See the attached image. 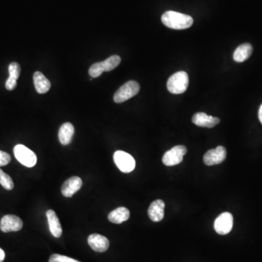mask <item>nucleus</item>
<instances>
[{
    "label": "nucleus",
    "mask_w": 262,
    "mask_h": 262,
    "mask_svg": "<svg viewBox=\"0 0 262 262\" xmlns=\"http://www.w3.org/2000/svg\"><path fill=\"white\" fill-rule=\"evenodd\" d=\"M164 202L162 199H156L151 202L148 209L150 219L154 222H159L164 218Z\"/></svg>",
    "instance_id": "13"
},
{
    "label": "nucleus",
    "mask_w": 262,
    "mask_h": 262,
    "mask_svg": "<svg viewBox=\"0 0 262 262\" xmlns=\"http://www.w3.org/2000/svg\"><path fill=\"white\" fill-rule=\"evenodd\" d=\"M187 152L185 146L178 145L164 153L163 157V164L166 166H174L183 161V156Z\"/></svg>",
    "instance_id": "6"
},
{
    "label": "nucleus",
    "mask_w": 262,
    "mask_h": 262,
    "mask_svg": "<svg viewBox=\"0 0 262 262\" xmlns=\"http://www.w3.org/2000/svg\"><path fill=\"white\" fill-rule=\"evenodd\" d=\"M113 158L118 168L123 173H131L135 169V159L125 151L121 150L115 151Z\"/></svg>",
    "instance_id": "5"
},
{
    "label": "nucleus",
    "mask_w": 262,
    "mask_h": 262,
    "mask_svg": "<svg viewBox=\"0 0 262 262\" xmlns=\"http://www.w3.org/2000/svg\"><path fill=\"white\" fill-rule=\"evenodd\" d=\"M14 155L19 163L28 167L36 165L37 157L36 154L23 144H17L14 147Z\"/></svg>",
    "instance_id": "4"
},
{
    "label": "nucleus",
    "mask_w": 262,
    "mask_h": 262,
    "mask_svg": "<svg viewBox=\"0 0 262 262\" xmlns=\"http://www.w3.org/2000/svg\"><path fill=\"white\" fill-rule=\"evenodd\" d=\"M189 77L185 71H178L167 80V87L173 94H182L187 90Z\"/></svg>",
    "instance_id": "2"
},
{
    "label": "nucleus",
    "mask_w": 262,
    "mask_h": 262,
    "mask_svg": "<svg viewBox=\"0 0 262 262\" xmlns=\"http://www.w3.org/2000/svg\"><path fill=\"white\" fill-rule=\"evenodd\" d=\"M162 22L170 29H186L193 24V18L190 16L175 11H167L162 16Z\"/></svg>",
    "instance_id": "1"
},
{
    "label": "nucleus",
    "mask_w": 262,
    "mask_h": 262,
    "mask_svg": "<svg viewBox=\"0 0 262 262\" xmlns=\"http://www.w3.org/2000/svg\"><path fill=\"white\" fill-rule=\"evenodd\" d=\"M140 90V85L137 82L131 80L121 86L114 95L115 103H120L129 100L131 98L138 94Z\"/></svg>",
    "instance_id": "3"
},
{
    "label": "nucleus",
    "mask_w": 262,
    "mask_h": 262,
    "mask_svg": "<svg viewBox=\"0 0 262 262\" xmlns=\"http://www.w3.org/2000/svg\"><path fill=\"white\" fill-rule=\"evenodd\" d=\"M121 62V58L119 55H112L109 57L105 61H101L102 66H103V71H111L115 69L116 66H119Z\"/></svg>",
    "instance_id": "19"
},
{
    "label": "nucleus",
    "mask_w": 262,
    "mask_h": 262,
    "mask_svg": "<svg viewBox=\"0 0 262 262\" xmlns=\"http://www.w3.org/2000/svg\"><path fill=\"white\" fill-rule=\"evenodd\" d=\"M46 215L51 234L57 238L61 237L62 234V227L55 211L52 210H48L47 211Z\"/></svg>",
    "instance_id": "14"
},
{
    "label": "nucleus",
    "mask_w": 262,
    "mask_h": 262,
    "mask_svg": "<svg viewBox=\"0 0 262 262\" xmlns=\"http://www.w3.org/2000/svg\"><path fill=\"white\" fill-rule=\"evenodd\" d=\"M33 84L36 92L39 94L48 93L50 89L51 84L48 78L40 71H36L33 74Z\"/></svg>",
    "instance_id": "15"
},
{
    "label": "nucleus",
    "mask_w": 262,
    "mask_h": 262,
    "mask_svg": "<svg viewBox=\"0 0 262 262\" xmlns=\"http://www.w3.org/2000/svg\"><path fill=\"white\" fill-rule=\"evenodd\" d=\"M10 160H11V157L8 153L0 151V167L7 165L10 163Z\"/></svg>",
    "instance_id": "24"
},
{
    "label": "nucleus",
    "mask_w": 262,
    "mask_h": 262,
    "mask_svg": "<svg viewBox=\"0 0 262 262\" xmlns=\"http://www.w3.org/2000/svg\"><path fill=\"white\" fill-rule=\"evenodd\" d=\"M252 52H253L252 45L249 43H244L237 47L234 51L233 58L236 62L242 63L248 59L249 57L251 55Z\"/></svg>",
    "instance_id": "18"
},
{
    "label": "nucleus",
    "mask_w": 262,
    "mask_h": 262,
    "mask_svg": "<svg viewBox=\"0 0 262 262\" xmlns=\"http://www.w3.org/2000/svg\"><path fill=\"white\" fill-rule=\"evenodd\" d=\"M9 77L13 80H17L20 74V66L17 63L13 62L9 65Z\"/></svg>",
    "instance_id": "22"
},
{
    "label": "nucleus",
    "mask_w": 262,
    "mask_h": 262,
    "mask_svg": "<svg viewBox=\"0 0 262 262\" xmlns=\"http://www.w3.org/2000/svg\"><path fill=\"white\" fill-rule=\"evenodd\" d=\"M0 184L7 190H12L14 188L13 179L1 169H0Z\"/></svg>",
    "instance_id": "20"
},
{
    "label": "nucleus",
    "mask_w": 262,
    "mask_h": 262,
    "mask_svg": "<svg viewBox=\"0 0 262 262\" xmlns=\"http://www.w3.org/2000/svg\"><path fill=\"white\" fill-rule=\"evenodd\" d=\"M82 186V179L78 176H73L64 182L61 187V193L66 197H71L76 192L81 189Z\"/></svg>",
    "instance_id": "10"
},
{
    "label": "nucleus",
    "mask_w": 262,
    "mask_h": 262,
    "mask_svg": "<svg viewBox=\"0 0 262 262\" xmlns=\"http://www.w3.org/2000/svg\"><path fill=\"white\" fill-rule=\"evenodd\" d=\"M23 221L17 215H6L0 221V229L3 232L17 231L23 227Z\"/></svg>",
    "instance_id": "9"
},
{
    "label": "nucleus",
    "mask_w": 262,
    "mask_h": 262,
    "mask_svg": "<svg viewBox=\"0 0 262 262\" xmlns=\"http://www.w3.org/2000/svg\"><path fill=\"white\" fill-rule=\"evenodd\" d=\"M192 122L202 128H213L220 122L219 118L209 116L204 112H198L192 116Z\"/></svg>",
    "instance_id": "11"
},
{
    "label": "nucleus",
    "mask_w": 262,
    "mask_h": 262,
    "mask_svg": "<svg viewBox=\"0 0 262 262\" xmlns=\"http://www.w3.org/2000/svg\"><path fill=\"white\" fill-rule=\"evenodd\" d=\"M49 262H81L75 260L72 258L68 257V256H63L60 254L51 255L49 259Z\"/></svg>",
    "instance_id": "23"
},
{
    "label": "nucleus",
    "mask_w": 262,
    "mask_h": 262,
    "mask_svg": "<svg viewBox=\"0 0 262 262\" xmlns=\"http://www.w3.org/2000/svg\"><path fill=\"white\" fill-rule=\"evenodd\" d=\"M233 227V216L229 212L220 214L214 222V229L218 234L224 235L231 231Z\"/></svg>",
    "instance_id": "7"
},
{
    "label": "nucleus",
    "mask_w": 262,
    "mask_h": 262,
    "mask_svg": "<svg viewBox=\"0 0 262 262\" xmlns=\"http://www.w3.org/2000/svg\"><path fill=\"white\" fill-rule=\"evenodd\" d=\"M16 86H17V80L8 77L5 83L6 89L8 90H13L16 88Z\"/></svg>",
    "instance_id": "25"
},
{
    "label": "nucleus",
    "mask_w": 262,
    "mask_h": 262,
    "mask_svg": "<svg viewBox=\"0 0 262 262\" xmlns=\"http://www.w3.org/2000/svg\"><path fill=\"white\" fill-rule=\"evenodd\" d=\"M227 157V150L225 147L218 146L215 148L208 150L203 157L204 163L207 165H214L220 164L225 160Z\"/></svg>",
    "instance_id": "8"
},
{
    "label": "nucleus",
    "mask_w": 262,
    "mask_h": 262,
    "mask_svg": "<svg viewBox=\"0 0 262 262\" xmlns=\"http://www.w3.org/2000/svg\"><path fill=\"white\" fill-rule=\"evenodd\" d=\"M103 71H103L101 62L96 63L89 68V74L92 78H97V77H100Z\"/></svg>",
    "instance_id": "21"
},
{
    "label": "nucleus",
    "mask_w": 262,
    "mask_h": 262,
    "mask_svg": "<svg viewBox=\"0 0 262 262\" xmlns=\"http://www.w3.org/2000/svg\"><path fill=\"white\" fill-rule=\"evenodd\" d=\"M74 134V125L70 122H66L61 125L58 132V138L62 145H68L72 140Z\"/></svg>",
    "instance_id": "16"
},
{
    "label": "nucleus",
    "mask_w": 262,
    "mask_h": 262,
    "mask_svg": "<svg viewBox=\"0 0 262 262\" xmlns=\"http://www.w3.org/2000/svg\"><path fill=\"white\" fill-rule=\"evenodd\" d=\"M89 246L95 251L102 253L106 251L109 247V241L104 236L99 234H90L87 239Z\"/></svg>",
    "instance_id": "12"
},
{
    "label": "nucleus",
    "mask_w": 262,
    "mask_h": 262,
    "mask_svg": "<svg viewBox=\"0 0 262 262\" xmlns=\"http://www.w3.org/2000/svg\"><path fill=\"white\" fill-rule=\"evenodd\" d=\"M130 218V211L125 207H119L112 211L108 215V219L114 224H122Z\"/></svg>",
    "instance_id": "17"
},
{
    "label": "nucleus",
    "mask_w": 262,
    "mask_h": 262,
    "mask_svg": "<svg viewBox=\"0 0 262 262\" xmlns=\"http://www.w3.org/2000/svg\"><path fill=\"white\" fill-rule=\"evenodd\" d=\"M259 120H260L261 123L262 124V104L261 105L260 108H259Z\"/></svg>",
    "instance_id": "27"
},
{
    "label": "nucleus",
    "mask_w": 262,
    "mask_h": 262,
    "mask_svg": "<svg viewBox=\"0 0 262 262\" xmlns=\"http://www.w3.org/2000/svg\"><path fill=\"white\" fill-rule=\"evenodd\" d=\"M4 258H5V253L2 249L0 248V262H2L4 260Z\"/></svg>",
    "instance_id": "26"
}]
</instances>
